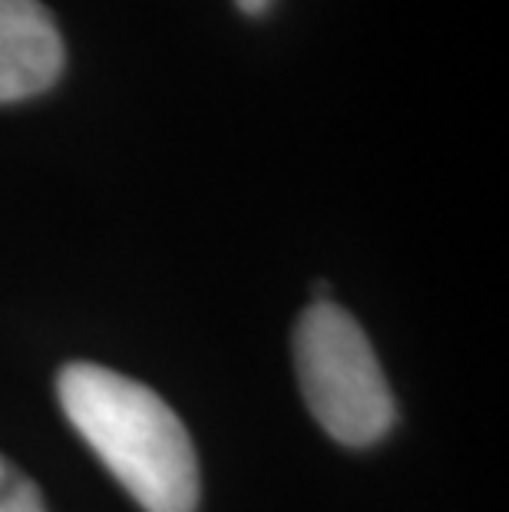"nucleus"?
Returning a JSON list of instances; mask_svg holds the SVG:
<instances>
[{
    "label": "nucleus",
    "instance_id": "f257e3e1",
    "mask_svg": "<svg viewBox=\"0 0 509 512\" xmlns=\"http://www.w3.org/2000/svg\"><path fill=\"white\" fill-rule=\"evenodd\" d=\"M57 394L67 420L146 512H196V446L153 387L80 361L60 370Z\"/></svg>",
    "mask_w": 509,
    "mask_h": 512
},
{
    "label": "nucleus",
    "instance_id": "f03ea898",
    "mask_svg": "<svg viewBox=\"0 0 509 512\" xmlns=\"http://www.w3.org/2000/svg\"><path fill=\"white\" fill-rule=\"evenodd\" d=\"M295 370L314 420L344 446L391 433L397 410L364 328L331 298L311 301L295 324Z\"/></svg>",
    "mask_w": 509,
    "mask_h": 512
},
{
    "label": "nucleus",
    "instance_id": "7ed1b4c3",
    "mask_svg": "<svg viewBox=\"0 0 509 512\" xmlns=\"http://www.w3.org/2000/svg\"><path fill=\"white\" fill-rule=\"evenodd\" d=\"M67 47L40 0H0V103L47 93L60 80Z\"/></svg>",
    "mask_w": 509,
    "mask_h": 512
},
{
    "label": "nucleus",
    "instance_id": "20e7f679",
    "mask_svg": "<svg viewBox=\"0 0 509 512\" xmlns=\"http://www.w3.org/2000/svg\"><path fill=\"white\" fill-rule=\"evenodd\" d=\"M0 512H47V506L30 479L10 473L7 483L0 486Z\"/></svg>",
    "mask_w": 509,
    "mask_h": 512
},
{
    "label": "nucleus",
    "instance_id": "39448f33",
    "mask_svg": "<svg viewBox=\"0 0 509 512\" xmlns=\"http://www.w3.org/2000/svg\"><path fill=\"white\" fill-rule=\"evenodd\" d=\"M275 0H235V7H238V14H245V17H265L268 10H272Z\"/></svg>",
    "mask_w": 509,
    "mask_h": 512
},
{
    "label": "nucleus",
    "instance_id": "423d86ee",
    "mask_svg": "<svg viewBox=\"0 0 509 512\" xmlns=\"http://www.w3.org/2000/svg\"><path fill=\"white\" fill-rule=\"evenodd\" d=\"M7 476H10V466L4 463V456H0V486L7 483Z\"/></svg>",
    "mask_w": 509,
    "mask_h": 512
}]
</instances>
